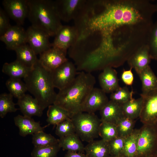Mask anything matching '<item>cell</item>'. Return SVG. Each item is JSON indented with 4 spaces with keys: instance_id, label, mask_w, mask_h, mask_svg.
I'll list each match as a JSON object with an SVG mask.
<instances>
[{
    "instance_id": "obj_14",
    "label": "cell",
    "mask_w": 157,
    "mask_h": 157,
    "mask_svg": "<svg viewBox=\"0 0 157 157\" xmlns=\"http://www.w3.org/2000/svg\"><path fill=\"white\" fill-rule=\"evenodd\" d=\"M78 35L76 27L62 25L55 35L52 46L67 51L74 43Z\"/></svg>"
},
{
    "instance_id": "obj_7",
    "label": "cell",
    "mask_w": 157,
    "mask_h": 157,
    "mask_svg": "<svg viewBox=\"0 0 157 157\" xmlns=\"http://www.w3.org/2000/svg\"><path fill=\"white\" fill-rule=\"evenodd\" d=\"M77 71L74 64L68 60L51 72L55 88L60 90L69 85L76 77Z\"/></svg>"
},
{
    "instance_id": "obj_22",
    "label": "cell",
    "mask_w": 157,
    "mask_h": 157,
    "mask_svg": "<svg viewBox=\"0 0 157 157\" xmlns=\"http://www.w3.org/2000/svg\"><path fill=\"white\" fill-rule=\"evenodd\" d=\"M32 69L16 60L10 63H4L3 66L2 72L10 78L21 79L26 77Z\"/></svg>"
},
{
    "instance_id": "obj_16",
    "label": "cell",
    "mask_w": 157,
    "mask_h": 157,
    "mask_svg": "<svg viewBox=\"0 0 157 157\" xmlns=\"http://www.w3.org/2000/svg\"><path fill=\"white\" fill-rule=\"evenodd\" d=\"M151 58L147 44L140 47L128 58L127 63L130 68L134 69L139 74L149 65Z\"/></svg>"
},
{
    "instance_id": "obj_44",
    "label": "cell",
    "mask_w": 157,
    "mask_h": 157,
    "mask_svg": "<svg viewBox=\"0 0 157 157\" xmlns=\"http://www.w3.org/2000/svg\"><path fill=\"white\" fill-rule=\"evenodd\" d=\"M155 157H157V153L156 154V155Z\"/></svg>"
},
{
    "instance_id": "obj_12",
    "label": "cell",
    "mask_w": 157,
    "mask_h": 157,
    "mask_svg": "<svg viewBox=\"0 0 157 157\" xmlns=\"http://www.w3.org/2000/svg\"><path fill=\"white\" fill-rule=\"evenodd\" d=\"M140 96L144 99L140 121L143 124H157V90Z\"/></svg>"
},
{
    "instance_id": "obj_1",
    "label": "cell",
    "mask_w": 157,
    "mask_h": 157,
    "mask_svg": "<svg viewBox=\"0 0 157 157\" xmlns=\"http://www.w3.org/2000/svg\"><path fill=\"white\" fill-rule=\"evenodd\" d=\"M156 5L147 0H92L85 22L90 30L113 31L125 27L151 28Z\"/></svg>"
},
{
    "instance_id": "obj_9",
    "label": "cell",
    "mask_w": 157,
    "mask_h": 157,
    "mask_svg": "<svg viewBox=\"0 0 157 157\" xmlns=\"http://www.w3.org/2000/svg\"><path fill=\"white\" fill-rule=\"evenodd\" d=\"M86 0H58L54 1L61 20L69 22L74 20L84 5Z\"/></svg>"
},
{
    "instance_id": "obj_17",
    "label": "cell",
    "mask_w": 157,
    "mask_h": 157,
    "mask_svg": "<svg viewBox=\"0 0 157 157\" xmlns=\"http://www.w3.org/2000/svg\"><path fill=\"white\" fill-rule=\"evenodd\" d=\"M17 104L23 115L31 117L41 116L44 110L38 101L28 94H25L18 98Z\"/></svg>"
},
{
    "instance_id": "obj_24",
    "label": "cell",
    "mask_w": 157,
    "mask_h": 157,
    "mask_svg": "<svg viewBox=\"0 0 157 157\" xmlns=\"http://www.w3.org/2000/svg\"><path fill=\"white\" fill-rule=\"evenodd\" d=\"M144 102L142 97L138 99L133 98L121 105L123 116L135 120L140 115Z\"/></svg>"
},
{
    "instance_id": "obj_25",
    "label": "cell",
    "mask_w": 157,
    "mask_h": 157,
    "mask_svg": "<svg viewBox=\"0 0 157 157\" xmlns=\"http://www.w3.org/2000/svg\"><path fill=\"white\" fill-rule=\"evenodd\" d=\"M142 83L141 94L157 90V77L149 65L138 74Z\"/></svg>"
},
{
    "instance_id": "obj_3",
    "label": "cell",
    "mask_w": 157,
    "mask_h": 157,
    "mask_svg": "<svg viewBox=\"0 0 157 157\" xmlns=\"http://www.w3.org/2000/svg\"><path fill=\"white\" fill-rule=\"evenodd\" d=\"M24 80L27 91L34 96L44 110L54 104L57 94L54 90L51 72L41 65L39 59Z\"/></svg>"
},
{
    "instance_id": "obj_20",
    "label": "cell",
    "mask_w": 157,
    "mask_h": 157,
    "mask_svg": "<svg viewBox=\"0 0 157 157\" xmlns=\"http://www.w3.org/2000/svg\"><path fill=\"white\" fill-rule=\"evenodd\" d=\"M100 111L101 122H108L115 125L123 116L121 105L110 100Z\"/></svg>"
},
{
    "instance_id": "obj_30",
    "label": "cell",
    "mask_w": 157,
    "mask_h": 157,
    "mask_svg": "<svg viewBox=\"0 0 157 157\" xmlns=\"http://www.w3.org/2000/svg\"><path fill=\"white\" fill-rule=\"evenodd\" d=\"M135 120L123 116L116 124L118 136L125 138L131 134L134 129Z\"/></svg>"
},
{
    "instance_id": "obj_35",
    "label": "cell",
    "mask_w": 157,
    "mask_h": 157,
    "mask_svg": "<svg viewBox=\"0 0 157 157\" xmlns=\"http://www.w3.org/2000/svg\"><path fill=\"white\" fill-rule=\"evenodd\" d=\"M133 93V90L130 91L126 86L120 87L111 93L110 98V100L122 105L132 98Z\"/></svg>"
},
{
    "instance_id": "obj_40",
    "label": "cell",
    "mask_w": 157,
    "mask_h": 157,
    "mask_svg": "<svg viewBox=\"0 0 157 157\" xmlns=\"http://www.w3.org/2000/svg\"><path fill=\"white\" fill-rule=\"evenodd\" d=\"M130 68L128 70H124L121 76V79L123 83L127 85H131L134 81V76Z\"/></svg>"
},
{
    "instance_id": "obj_6",
    "label": "cell",
    "mask_w": 157,
    "mask_h": 157,
    "mask_svg": "<svg viewBox=\"0 0 157 157\" xmlns=\"http://www.w3.org/2000/svg\"><path fill=\"white\" fill-rule=\"evenodd\" d=\"M157 153V124H143L139 129L135 157H155Z\"/></svg>"
},
{
    "instance_id": "obj_36",
    "label": "cell",
    "mask_w": 157,
    "mask_h": 157,
    "mask_svg": "<svg viewBox=\"0 0 157 157\" xmlns=\"http://www.w3.org/2000/svg\"><path fill=\"white\" fill-rule=\"evenodd\" d=\"M75 133L74 125L71 118L67 119L56 125L55 133L60 138Z\"/></svg>"
},
{
    "instance_id": "obj_11",
    "label": "cell",
    "mask_w": 157,
    "mask_h": 157,
    "mask_svg": "<svg viewBox=\"0 0 157 157\" xmlns=\"http://www.w3.org/2000/svg\"><path fill=\"white\" fill-rule=\"evenodd\" d=\"M2 4L9 17L14 20L17 25L23 24L28 14V0H4Z\"/></svg>"
},
{
    "instance_id": "obj_10",
    "label": "cell",
    "mask_w": 157,
    "mask_h": 157,
    "mask_svg": "<svg viewBox=\"0 0 157 157\" xmlns=\"http://www.w3.org/2000/svg\"><path fill=\"white\" fill-rule=\"evenodd\" d=\"M67 51L52 46L40 54L39 61L46 69L51 72L68 60Z\"/></svg>"
},
{
    "instance_id": "obj_33",
    "label": "cell",
    "mask_w": 157,
    "mask_h": 157,
    "mask_svg": "<svg viewBox=\"0 0 157 157\" xmlns=\"http://www.w3.org/2000/svg\"><path fill=\"white\" fill-rule=\"evenodd\" d=\"M61 148L58 143L42 147H34L31 153L32 157H57Z\"/></svg>"
},
{
    "instance_id": "obj_34",
    "label": "cell",
    "mask_w": 157,
    "mask_h": 157,
    "mask_svg": "<svg viewBox=\"0 0 157 157\" xmlns=\"http://www.w3.org/2000/svg\"><path fill=\"white\" fill-rule=\"evenodd\" d=\"M99 136L101 139L109 142L118 136L116 125L104 122H101L99 130Z\"/></svg>"
},
{
    "instance_id": "obj_5",
    "label": "cell",
    "mask_w": 157,
    "mask_h": 157,
    "mask_svg": "<svg viewBox=\"0 0 157 157\" xmlns=\"http://www.w3.org/2000/svg\"><path fill=\"white\" fill-rule=\"evenodd\" d=\"M76 133L83 141L89 142L99 136L101 121L94 113L81 112L71 118Z\"/></svg>"
},
{
    "instance_id": "obj_38",
    "label": "cell",
    "mask_w": 157,
    "mask_h": 157,
    "mask_svg": "<svg viewBox=\"0 0 157 157\" xmlns=\"http://www.w3.org/2000/svg\"><path fill=\"white\" fill-rule=\"evenodd\" d=\"M125 138L117 136L108 142L110 155L120 156L122 155Z\"/></svg>"
},
{
    "instance_id": "obj_37",
    "label": "cell",
    "mask_w": 157,
    "mask_h": 157,
    "mask_svg": "<svg viewBox=\"0 0 157 157\" xmlns=\"http://www.w3.org/2000/svg\"><path fill=\"white\" fill-rule=\"evenodd\" d=\"M147 44L151 59L157 60V21L152 26Z\"/></svg>"
},
{
    "instance_id": "obj_29",
    "label": "cell",
    "mask_w": 157,
    "mask_h": 157,
    "mask_svg": "<svg viewBox=\"0 0 157 157\" xmlns=\"http://www.w3.org/2000/svg\"><path fill=\"white\" fill-rule=\"evenodd\" d=\"M6 85L9 93L17 99L27 91L26 84L21 79L10 78L6 82Z\"/></svg>"
},
{
    "instance_id": "obj_15",
    "label": "cell",
    "mask_w": 157,
    "mask_h": 157,
    "mask_svg": "<svg viewBox=\"0 0 157 157\" xmlns=\"http://www.w3.org/2000/svg\"><path fill=\"white\" fill-rule=\"evenodd\" d=\"M109 101L106 93L101 88L94 87L83 105L82 112L94 113L100 110Z\"/></svg>"
},
{
    "instance_id": "obj_8",
    "label": "cell",
    "mask_w": 157,
    "mask_h": 157,
    "mask_svg": "<svg viewBox=\"0 0 157 157\" xmlns=\"http://www.w3.org/2000/svg\"><path fill=\"white\" fill-rule=\"evenodd\" d=\"M27 43L36 54L40 55L52 46L49 35L45 31L31 26L26 31Z\"/></svg>"
},
{
    "instance_id": "obj_41",
    "label": "cell",
    "mask_w": 157,
    "mask_h": 157,
    "mask_svg": "<svg viewBox=\"0 0 157 157\" xmlns=\"http://www.w3.org/2000/svg\"><path fill=\"white\" fill-rule=\"evenodd\" d=\"M64 157H88L83 153L72 151H67Z\"/></svg>"
},
{
    "instance_id": "obj_28",
    "label": "cell",
    "mask_w": 157,
    "mask_h": 157,
    "mask_svg": "<svg viewBox=\"0 0 157 157\" xmlns=\"http://www.w3.org/2000/svg\"><path fill=\"white\" fill-rule=\"evenodd\" d=\"M139 129H135L132 133L125 138L122 155L125 157H135L137 148Z\"/></svg>"
},
{
    "instance_id": "obj_32",
    "label": "cell",
    "mask_w": 157,
    "mask_h": 157,
    "mask_svg": "<svg viewBox=\"0 0 157 157\" xmlns=\"http://www.w3.org/2000/svg\"><path fill=\"white\" fill-rule=\"evenodd\" d=\"M32 142L34 147H42L53 145L58 142L57 139L50 134L43 131H40L32 135Z\"/></svg>"
},
{
    "instance_id": "obj_18",
    "label": "cell",
    "mask_w": 157,
    "mask_h": 157,
    "mask_svg": "<svg viewBox=\"0 0 157 157\" xmlns=\"http://www.w3.org/2000/svg\"><path fill=\"white\" fill-rule=\"evenodd\" d=\"M98 80L101 89L105 93H112L119 87L117 73L113 67H107L99 74Z\"/></svg>"
},
{
    "instance_id": "obj_19",
    "label": "cell",
    "mask_w": 157,
    "mask_h": 157,
    "mask_svg": "<svg viewBox=\"0 0 157 157\" xmlns=\"http://www.w3.org/2000/svg\"><path fill=\"white\" fill-rule=\"evenodd\" d=\"M15 124L19 129V134L22 137L43 131L39 122H36L31 117L19 115L14 119Z\"/></svg>"
},
{
    "instance_id": "obj_45",
    "label": "cell",
    "mask_w": 157,
    "mask_h": 157,
    "mask_svg": "<svg viewBox=\"0 0 157 157\" xmlns=\"http://www.w3.org/2000/svg\"><path fill=\"white\" fill-rule=\"evenodd\" d=\"M153 157V156H151V157Z\"/></svg>"
},
{
    "instance_id": "obj_27",
    "label": "cell",
    "mask_w": 157,
    "mask_h": 157,
    "mask_svg": "<svg viewBox=\"0 0 157 157\" xmlns=\"http://www.w3.org/2000/svg\"><path fill=\"white\" fill-rule=\"evenodd\" d=\"M47 115V121L49 125L56 126L63 121L71 118L68 111L54 104L48 107Z\"/></svg>"
},
{
    "instance_id": "obj_42",
    "label": "cell",
    "mask_w": 157,
    "mask_h": 157,
    "mask_svg": "<svg viewBox=\"0 0 157 157\" xmlns=\"http://www.w3.org/2000/svg\"><path fill=\"white\" fill-rule=\"evenodd\" d=\"M109 157H125L123 156L122 155L120 156H113L110 155Z\"/></svg>"
},
{
    "instance_id": "obj_23",
    "label": "cell",
    "mask_w": 157,
    "mask_h": 157,
    "mask_svg": "<svg viewBox=\"0 0 157 157\" xmlns=\"http://www.w3.org/2000/svg\"><path fill=\"white\" fill-rule=\"evenodd\" d=\"M15 51L16 60L28 67L33 68L38 60L37 55L27 43L17 48Z\"/></svg>"
},
{
    "instance_id": "obj_2",
    "label": "cell",
    "mask_w": 157,
    "mask_h": 157,
    "mask_svg": "<svg viewBox=\"0 0 157 157\" xmlns=\"http://www.w3.org/2000/svg\"><path fill=\"white\" fill-rule=\"evenodd\" d=\"M95 83V78L90 73H77L71 83L59 90L53 104L68 111L71 118L82 112L83 105Z\"/></svg>"
},
{
    "instance_id": "obj_43",
    "label": "cell",
    "mask_w": 157,
    "mask_h": 157,
    "mask_svg": "<svg viewBox=\"0 0 157 157\" xmlns=\"http://www.w3.org/2000/svg\"><path fill=\"white\" fill-rule=\"evenodd\" d=\"M156 5V11L157 12V3L155 5Z\"/></svg>"
},
{
    "instance_id": "obj_4",
    "label": "cell",
    "mask_w": 157,
    "mask_h": 157,
    "mask_svg": "<svg viewBox=\"0 0 157 157\" xmlns=\"http://www.w3.org/2000/svg\"><path fill=\"white\" fill-rule=\"evenodd\" d=\"M28 1L27 18L31 26L45 31L50 36H55L63 25L54 1L28 0Z\"/></svg>"
},
{
    "instance_id": "obj_26",
    "label": "cell",
    "mask_w": 157,
    "mask_h": 157,
    "mask_svg": "<svg viewBox=\"0 0 157 157\" xmlns=\"http://www.w3.org/2000/svg\"><path fill=\"white\" fill-rule=\"evenodd\" d=\"M81 140L75 133L60 138L58 143L63 150L83 153L85 146Z\"/></svg>"
},
{
    "instance_id": "obj_31",
    "label": "cell",
    "mask_w": 157,
    "mask_h": 157,
    "mask_svg": "<svg viewBox=\"0 0 157 157\" xmlns=\"http://www.w3.org/2000/svg\"><path fill=\"white\" fill-rule=\"evenodd\" d=\"M13 96L10 93H3L0 95V117L4 118L9 113L15 112L18 109L15 107Z\"/></svg>"
},
{
    "instance_id": "obj_21",
    "label": "cell",
    "mask_w": 157,
    "mask_h": 157,
    "mask_svg": "<svg viewBox=\"0 0 157 157\" xmlns=\"http://www.w3.org/2000/svg\"><path fill=\"white\" fill-rule=\"evenodd\" d=\"M85 151L88 157H109L108 142L102 139L93 140L85 147Z\"/></svg>"
},
{
    "instance_id": "obj_39",
    "label": "cell",
    "mask_w": 157,
    "mask_h": 157,
    "mask_svg": "<svg viewBox=\"0 0 157 157\" xmlns=\"http://www.w3.org/2000/svg\"><path fill=\"white\" fill-rule=\"evenodd\" d=\"M9 17L4 10L0 8V36L3 35L11 26Z\"/></svg>"
},
{
    "instance_id": "obj_13",
    "label": "cell",
    "mask_w": 157,
    "mask_h": 157,
    "mask_svg": "<svg viewBox=\"0 0 157 157\" xmlns=\"http://www.w3.org/2000/svg\"><path fill=\"white\" fill-rule=\"evenodd\" d=\"M0 40L5 44L6 48L14 50L27 43L26 31L21 26H11L3 35Z\"/></svg>"
}]
</instances>
